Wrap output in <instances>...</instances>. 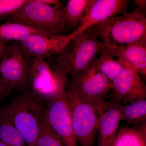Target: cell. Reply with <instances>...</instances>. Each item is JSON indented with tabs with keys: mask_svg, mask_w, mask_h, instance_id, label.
I'll list each match as a JSON object with an SVG mask.
<instances>
[{
	"mask_svg": "<svg viewBox=\"0 0 146 146\" xmlns=\"http://www.w3.org/2000/svg\"><path fill=\"white\" fill-rule=\"evenodd\" d=\"M46 104L31 90L27 89L0 108V117L12 125L28 146H36Z\"/></svg>",
	"mask_w": 146,
	"mask_h": 146,
	"instance_id": "6da1fadb",
	"label": "cell"
},
{
	"mask_svg": "<svg viewBox=\"0 0 146 146\" xmlns=\"http://www.w3.org/2000/svg\"><path fill=\"white\" fill-rule=\"evenodd\" d=\"M87 31L104 46H121L136 42L146 35V18L127 12L121 16L96 24Z\"/></svg>",
	"mask_w": 146,
	"mask_h": 146,
	"instance_id": "7a4b0ae2",
	"label": "cell"
},
{
	"mask_svg": "<svg viewBox=\"0 0 146 146\" xmlns=\"http://www.w3.org/2000/svg\"><path fill=\"white\" fill-rule=\"evenodd\" d=\"M66 98L73 131L79 146H94L100 118L110 105L84 99L70 84Z\"/></svg>",
	"mask_w": 146,
	"mask_h": 146,
	"instance_id": "3957f363",
	"label": "cell"
},
{
	"mask_svg": "<svg viewBox=\"0 0 146 146\" xmlns=\"http://www.w3.org/2000/svg\"><path fill=\"white\" fill-rule=\"evenodd\" d=\"M29 60V89L47 103L67 91L69 73L55 63L36 57Z\"/></svg>",
	"mask_w": 146,
	"mask_h": 146,
	"instance_id": "277c9868",
	"label": "cell"
},
{
	"mask_svg": "<svg viewBox=\"0 0 146 146\" xmlns=\"http://www.w3.org/2000/svg\"><path fill=\"white\" fill-rule=\"evenodd\" d=\"M104 48L103 44L86 31L71 39L58 54L56 62L74 78L89 68Z\"/></svg>",
	"mask_w": 146,
	"mask_h": 146,
	"instance_id": "5b68a950",
	"label": "cell"
},
{
	"mask_svg": "<svg viewBox=\"0 0 146 146\" xmlns=\"http://www.w3.org/2000/svg\"><path fill=\"white\" fill-rule=\"evenodd\" d=\"M64 13L62 6H51L38 0H27L7 18L9 22L25 24L60 35L66 31L63 22Z\"/></svg>",
	"mask_w": 146,
	"mask_h": 146,
	"instance_id": "8992f818",
	"label": "cell"
},
{
	"mask_svg": "<svg viewBox=\"0 0 146 146\" xmlns=\"http://www.w3.org/2000/svg\"><path fill=\"white\" fill-rule=\"evenodd\" d=\"M29 60L19 44L6 48L0 59V85L10 94L29 89Z\"/></svg>",
	"mask_w": 146,
	"mask_h": 146,
	"instance_id": "52a82bcc",
	"label": "cell"
},
{
	"mask_svg": "<svg viewBox=\"0 0 146 146\" xmlns=\"http://www.w3.org/2000/svg\"><path fill=\"white\" fill-rule=\"evenodd\" d=\"M124 63L121 74L111 81L110 103L126 105L146 99L145 83L136 70Z\"/></svg>",
	"mask_w": 146,
	"mask_h": 146,
	"instance_id": "ba28073f",
	"label": "cell"
},
{
	"mask_svg": "<svg viewBox=\"0 0 146 146\" xmlns=\"http://www.w3.org/2000/svg\"><path fill=\"white\" fill-rule=\"evenodd\" d=\"M45 116L64 146H79L72 126L66 92L47 103Z\"/></svg>",
	"mask_w": 146,
	"mask_h": 146,
	"instance_id": "9c48e42d",
	"label": "cell"
},
{
	"mask_svg": "<svg viewBox=\"0 0 146 146\" xmlns=\"http://www.w3.org/2000/svg\"><path fill=\"white\" fill-rule=\"evenodd\" d=\"M95 59L89 68L73 78L71 83L84 99L98 104L108 105L110 102L104 98L111 88V82L98 70Z\"/></svg>",
	"mask_w": 146,
	"mask_h": 146,
	"instance_id": "30bf717a",
	"label": "cell"
},
{
	"mask_svg": "<svg viewBox=\"0 0 146 146\" xmlns=\"http://www.w3.org/2000/svg\"><path fill=\"white\" fill-rule=\"evenodd\" d=\"M71 40L69 35L36 34L23 39L19 45L27 58L45 59L59 54Z\"/></svg>",
	"mask_w": 146,
	"mask_h": 146,
	"instance_id": "8fae6325",
	"label": "cell"
},
{
	"mask_svg": "<svg viewBox=\"0 0 146 146\" xmlns=\"http://www.w3.org/2000/svg\"><path fill=\"white\" fill-rule=\"evenodd\" d=\"M130 2L129 0H95L78 28L69 34L71 39L96 24L119 13L127 12Z\"/></svg>",
	"mask_w": 146,
	"mask_h": 146,
	"instance_id": "7c38bea8",
	"label": "cell"
},
{
	"mask_svg": "<svg viewBox=\"0 0 146 146\" xmlns=\"http://www.w3.org/2000/svg\"><path fill=\"white\" fill-rule=\"evenodd\" d=\"M104 52L112 58H118L136 70L140 76H146V35L129 44L117 47L104 46Z\"/></svg>",
	"mask_w": 146,
	"mask_h": 146,
	"instance_id": "4fadbf2b",
	"label": "cell"
},
{
	"mask_svg": "<svg viewBox=\"0 0 146 146\" xmlns=\"http://www.w3.org/2000/svg\"><path fill=\"white\" fill-rule=\"evenodd\" d=\"M121 106L110 103L101 116L97 127L98 146H111L121 121Z\"/></svg>",
	"mask_w": 146,
	"mask_h": 146,
	"instance_id": "5bb4252c",
	"label": "cell"
},
{
	"mask_svg": "<svg viewBox=\"0 0 146 146\" xmlns=\"http://www.w3.org/2000/svg\"><path fill=\"white\" fill-rule=\"evenodd\" d=\"M53 34L50 32L25 24L8 22L0 24V41L7 43L11 41L19 42L31 35Z\"/></svg>",
	"mask_w": 146,
	"mask_h": 146,
	"instance_id": "9a60e30c",
	"label": "cell"
},
{
	"mask_svg": "<svg viewBox=\"0 0 146 146\" xmlns=\"http://www.w3.org/2000/svg\"><path fill=\"white\" fill-rule=\"evenodd\" d=\"M111 146H146V123L118 129Z\"/></svg>",
	"mask_w": 146,
	"mask_h": 146,
	"instance_id": "2e32d148",
	"label": "cell"
},
{
	"mask_svg": "<svg viewBox=\"0 0 146 146\" xmlns=\"http://www.w3.org/2000/svg\"><path fill=\"white\" fill-rule=\"evenodd\" d=\"M95 0H69L64 8L63 22L66 30L78 28Z\"/></svg>",
	"mask_w": 146,
	"mask_h": 146,
	"instance_id": "e0dca14e",
	"label": "cell"
},
{
	"mask_svg": "<svg viewBox=\"0 0 146 146\" xmlns=\"http://www.w3.org/2000/svg\"><path fill=\"white\" fill-rule=\"evenodd\" d=\"M121 118V121H125L128 126L146 123V100L122 105Z\"/></svg>",
	"mask_w": 146,
	"mask_h": 146,
	"instance_id": "ac0fdd59",
	"label": "cell"
},
{
	"mask_svg": "<svg viewBox=\"0 0 146 146\" xmlns=\"http://www.w3.org/2000/svg\"><path fill=\"white\" fill-rule=\"evenodd\" d=\"M98 70L110 81L121 74L125 67V63L121 60H115L113 58L102 50L99 58L95 59Z\"/></svg>",
	"mask_w": 146,
	"mask_h": 146,
	"instance_id": "d6986e66",
	"label": "cell"
},
{
	"mask_svg": "<svg viewBox=\"0 0 146 146\" xmlns=\"http://www.w3.org/2000/svg\"><path fill=\"white\" fill-rule=\"evenodd\" d=\"M0 142L7 146H28L23 137L12 125L1 117Z\"/></svg>",
	"mask_w": 146,
	"mask_h": 146,
	"instance_id": "ffe728a7",
	"label": "cell"
},
{
	"mask_svg": "<svg viewBox=\"0 0 146 146\" xmlns=\"http://www.w3.org/2000/svg\"><path fill=\"white\" fill-rule=\"evenodd\" d=\"M36 146H64L60 138L48 123L45 114Z\"/></svg>",
	"mask_w": 146,
	"mask_h": 146,
	"instance_id": "44dd1931",
	"label": "cell"
},
{
	"mask_svg": "<svg viewBox=\"0 0 146 146\" xmlns=\"http://www.w3.org/2000/svg\"><path fill=\"white\" fill-rule=\"evenodd\" d=\"M27 0H0V17L7 18L19 9Z\"/></svg>",
	"mask_w": 146,
	"mask_h": 146,
	"instance_id": "7402d4cb",
	"label": "cell"
},
{
	"mask_svg": "<svg viewBox=\"0 0 146 146\" xmlns=\"http://www.w3.org/2000/svg\"><path fill=\"white\" fill-rule=\"evenodd\" d=\"M133 4H134V8L131 12L139 16L145 18L146 0H134Z\"/></svg>",
	"mask_w": 146,
	"mask_h": 146,
	"instance_id": "603a6c76",
	"label": "cell"
},
{
	"mask_svg": "<svg viewBox=\"0 0 146 146\" xmlns=\"http://www.w3.org/2000/svg\"><path fill=\"white\" fill-rule=\"evenodd\" d=\"M10 94L6 91L5 89L0 85V102L1 101L4 99L6 97L10 95Z\"/></svg>",
	"mask_w": 146,
	"mask_h": 146,
	"instance_id": "cb8c5ba5",
	"label": "cell"
},
{
	"mask_svg": "<svg viewBox=\"0 0 146 146\" xmlns=\"http://www.w3.org/2000/svg\"><path fill=\"white\" fill-rule=\"evenodd\" d=\"M7 46V43L0 41V59L2 56Z\"/></svg>",
	"mask_w": 146,
	"mask_h": 146,
	"instance_id": "d4e9b609",
	"label": "cell"
},
{
	"mask_svg": "<svg viewBox=\"0 0 146 146\" xmlns=\"http://www.w3.org/2000/svg\"><path fill=\"white\" fill-rule=\"evenodd\" d=\"M0 146H7L6 145H5L3 143H1V142H0Z\"/></svg>",
	"mask_w": 146,
	"mask_h": 146,
	"instance_id": "484cf974",
	"label": "cell"
}]
</instances>
